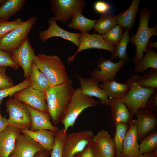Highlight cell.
<instances>
[{"label": "cell", "instance_id": "f907efd6", "mask_svg": "<svg viewBox=\"0 0 157 157\" xmlns=\"http://www.w3.org/2000/svg\"></svg>", "mask_w": 157, "mask_h": 157}, {"label": "cell", "instance_id": "277c9868", "mask_svg": "<svg viewBox=\"0 0 157 157\" xmlns=\"http://www.w3.org/2000/svg\"><path fill=\"white\" fill-rule=\"evenodd\" d=\"M34 62L47 78L51 86L63 83L69 79L65 66L57 55L38 54Z\"/></svg>", "mask_w": 157, "mask_h": 157}, {"label": "cell", "instance_id": "30bf717a", "mask_svg": "<svg viewBox=\"0 0 157 157\" xmlns=\"http://www.w3.org/2000/svg\"><path fill=\"white\" fill-rule=\"evenodd\" d=\"M8 53L12 60L23 69L24 77L28 78L31 66L36 55L28 38L24 40L18 48Z\"/></svg>", "mask_w": 157, "mask_h": 157}, {"label": "cell", "instance_id": "7402d4cb", "mask_svg": "<svg viewBox=\"0 0 157 157\" xmlns=\"http://www.w3.org/2000/svg\"><path fill=\"white\" fill-rule=\"evenodd\" d=\"M92 140L96 144L102 157H114L115 154L114 142L107 131L105 130L99 131L94 135Z\"/></svg>", "mask_w": 157, "mask_h": 157}, {"label": "cell", "instance_id": "b9f144b4", "mask_svg": "<svg viewBox=\"0 0 157 157\" xmlns=\"http://www.w3.org/2000/svg\"><path fill=\"white\" fill-rule=\"evenodd\" d=\"M94 7L95 10L97 12L101 14L110 12L111 8L110 4L101 1L96 2Z\"/></svg>", "mask_w": 157, "mask_h": 157}, {"label": "cell", "instance_id": "7dc6e473", "mask_svg": "<svg viewBox=\"0 0 157 157\" xmlns=\"http://www.w3.org/2000/svg\"><path fill=\"white\" fill-rule=\"evenodd\" d=\"M147 46L151 47H154L155 48L157 49V42H155L154 43H152L150 41H149L147 45Z\"/></svg>", "mask_w": 157, "mask_h": 157}, {"label": "cell", "instance_id": "cb8c5ba5", "mask_svg": "<svg viewBox=\"0 0 157 157\" xmlns=\"http://www.w3.org/2000/svg\"><path fill=\"white\" fill-rule=\"evenodd\" d=\"M112 119L114 123L129 124L133 119V115L123 103L114 99H110Z\"/></svg>", "mask_w": 157, "mask_h": 157}, {"label": "cell", "instance_id": "ffe728a7", "mask_svg": "<svg viewBox=\"0 0 157 157\" xmlns=\"http://www.w3.org/2000/svg\"><path fill=\"white\" fill-rule=\"evenodd\" d=\"M21 134L20 130L8 126L0 133V157H9L16 138Z\"/></svg>", "mask_w": 157, "mask_h": 157}, {"label": "cell", "instance_id": "1f68e13d", "mask_svg": "<svg viewBox=\"0 0 157 157\" xmlns=\"http://www.w3.org/2000/svg\"><path fill=\"white\" fill-rule=\"evenodd\" d=\"M129 30L126 29L124 32L122 38L116 46L115 50L112 54L110 57L111 59L115 58H119L125 63L129 60L126 51L127 46L130 42V37L129 35Z\"/></svg>", "mask_w": 157, "mask_h": 157}, {"label": "cell", "instance_id": "6da1fadb", "mask_svg": "<svg viewBox=\"0 0 157 157\" xmlns=\"http://www.w3.org/2000/svg\"><path fill=\"white\" fill-rule=\"evenodd\" d=\"M74 90L72 82L69 79L63 83L51 86L45 93L48 113L54 125L60 122Z\"/></svg>", "mask_w": 157, "mask_h": 157}, {"label": "cell", "instance_id": "9c48e42d", "mask_svg": "<svg viewBox=\"0 0 157 157\" xmlns=\"http://www.w3.org/2000/svg\"><path fill=\"white\" fill-rule=\"evenodd\" d=\"M94 135L90 130L68 134L63 148V157H73L81 152L92 140Z\"/></svg>", "mask_w": 157, "mask_h": 157}, {"label": "cell", "instance_id": "7a4b0ae2", "mask_svg": "<svg viewBox=\"0 0 157 157\" xmlns=\"http://www.w3.org/2000/svg\"><path fill=\"white\" fill-rule=\"evenodd\" d=\"M140 76L136 74L128 78L126 82L131 84L129 89L123 96L115 99L124 104L133 115L139 109L147 108L148 99L157 90L141 86L139 84Z\"/></svg>", "mask_w": 157, "mask_h": 157}, {"label": "cell", "instance_id": "7c38bea8", "mask_svg": "<svg viewBox=\"0 0 157 157\" xmlns=\"http://www.w3.org/2000/svg\"><path fill=\"white\" fill-rule=\"evenodd\" d=\"M80 33L78 49L74 54L67 58L68 62L73 61L77 54L85 49L91 48L103 49L108 51L111 54L115 50L116 46L106 42L100 35L94 33L90 34L87 32H81Z\"/></svg>", "mask_w": 157, "mask_h": 157}, {"label": "cell", "instance_id": "c3c4849f", "mask_svg": "<svg viewBox=\"0 0 157 157\" xmlns=\"http://www.w3.org/2000/svg\"><path fill=\"white\" fill-rule=\"evenodd\" d=\"M6 1V0H0V6L3 5Z\"/></svg>", "mask_w": 157, "mask_h": 157}, {"label": "cell", "instance_id": "7bdbcfd3", "mask_svg": "<svg viewBox=\"0 0 157 157\" xmlns=\"http://www.w3.org/2000/svg\"><path fill=\"white\" fill-rule=\"evenodd\" d=\"M146 106L147 109L155 113L157 112V90L152 94L148 99Z\"/></svg>", "mask_w": 157, "mask_h": 157}, {"label": "cell", "instance_id": "681fc988", "mask_svg": "<svg viewBox=\"0 0 157 157\" xmlns=\"http://www.w3.org/2000/svg\"><path fill=\"white\" fill-rule=\"evenodd\" d=\"M100 157H102V156H101V155H100Z\"/></svg>", "mask_w": 157, "mask_h": 157}, {"label": "cell", "instance_id": "52a82bcc", "mask_svg": "<svg viewBox=\"0 0 157 157\" xmlns=\"http://www.w3.org/2000/svg\"><path fill=\"white\" fill-rule=\"evenodd\" d=\"M37 18L32 17L20 26L12 30L0 39V50L9 53L18 48L29 34Z\"/></svg>", "mask_w": 157, "mask_h": 157}, {"label": "cell", "instance_id": "8d00e7d4", "mask_svg": "<svg viewBox=\"0 0 157 157\" xmlns=\"http://www.w3.org/2000/svg\"><path fill=\"white\" fill-rule=\"evenodd\" d=\"M30 78H26L18 84L10 87L0 90V107L2 104L3 99L5 98L13 96L16 92L28 87L31 86Z\"/></svg>", "mask_w": 157, "mask_h": 157}, {"label": "cell", "instance_id": "8fae6325", "mask_svg": "<svg viewBox=\"0 0 157 157\" xmlns=\"http://www.w3.org/2000/svg\"><path fill=\"white\" fill-rule=\"evenodd\" d=\"M13 97L34 109L49 113L45 94L31 86L16 92Z\"/></svg>", "mask_w": 157, "mask_h": 157}, {"label": "cell", "instance_id": "44dd1931", "mask_svg": "<svg viewBox=\"0 0 157 157\" xmlns=\"http://www.w3.org/2000/svg\"><path fill=\"white\" fill-rule=\"evenodd\" d=\"M21 133L25 135L38 143L43 149L51 153L54 142V132L47 129L33 131L29 129L20 130Z\"/></svg>", "mask_w": 157, "mask_h": 157}, {"label": "cell", "instance_id": "d590c367", "mask_svg": "<svg viewBox=\"0 0 157 157\" xmlns=\"http://www.w3.org/2000/svg\"><path fill=\"white\" fill-rule=\"evenodd\" d=\"M139 84L142 87L157 89V69H151L140 76Z\"/></svg>", "mask_w": 157, "mask_h": 157}, {"label": "cell", "instance_id": "60d3db41", "mask_svg": "<svg viewBox=\"0 0 157 157\" xmlns=\"http://www.w3.org/2000/svg\"><path fill=\"white\" fill-rule=\"evenodd\" d=\"M7 67H0V90L9 88L14 86L13 80L6 73Z\"/></svg>", "mask_w": 157, "mask_h": 157}, {"label": "cell", "instance_id": "d6a6232c", "mask_svg": "<svg viewBox=\"0 0 157 157\" xmlns=\"http://www.w3.org/2000/svg\"><path fill=\"white\" fill-rule=\"evenodd\" d=\"M68 134L67 131L63 132V128L54 132L55 142L50 157H63V146Z\"/></svg>", "mask_w": 157, "mask_h": 157}, {"label": "cell", "instance_id": "f6af8a7d", "mask_svg": "<svg viewBox=\"0 0 157 157\" xmlns=\"http://www.w3.org/2000/svg\"><path fill=\"white\" fill-rule=\"evenodd\" d=\"M49 152L44 149L38 152L34 157H47Z\"/></svg>", "mask_w": 157, "mask_h": 157}, {"label": "cell", "instance_id": "ac0fdd59", "mask_svg": "<svg viewBox=\"0 0 157 157\" xmlns=\"http://www.w3.org/2000/svg\"><path fill=\"white\" fill-rule=\"evenodd\" d=\"M129 124L123 142L122 157H139L142 154L139 150L135 119H133Z\"/></svg>", "mask_w": 157, "mask_h": 157}, {"label": "cell", "instance_id": "ba28073f", "mask_svg": "<svg viewBox=\"0 0 157 157\" xmlns=\"http://www.w3.org/2000/svg\"><path fill=\"white\" fill-rule=\"evenodd\" d=\"M50 10L54 15L57 21L63 24L72 18L76 13H83L85 3L83 0H51Z\"/></svg>", "mask_w": 157, "mask_h": 157}, {"label": "cell", "instance_id": "ee69618b", "mask_svg": "<svg viewBox=\"0 0 157 157\" xmlns=\"http://www.w3.org/2000/svg\"><path fill=\"white\" fill-rule=\"evenodd\" d=\"M8 126V119L2 116L0 108V133L5 129Z\"/></svg>", "mask_w": 157, "mask_h": 157}, {"label": "cell", "instance_id": "4dcf8cb0", "mask_svg": "<svg viewBox=\"0 0 157 157\" xmlns=\"http://www.w3.org/2000/svg\"><path fill=\"white\" fill-rule=\"evenodd\" d=\"M115 132L113 140L115 148L116 157H122L123 144L129 126L128 124L117 122L114 123Z\"/></svg>", "mask_w": 157, "mask_h": 157}, {"label": "cell", "instance_id": "bcb514c9", "mask_svg": "<svg viewBox=\"0 0 157 157\" xmlns=\"http://www.w3.org/2000/svg\"><path fill=\"white\" fill-rule=\"evenodd\" d=\"M139 157H157V150L151 152L143 154Z\"/></svg>", "mask_w": 157, "mask_h": 157}, {"label": "cell", "instance_id": "8992f818", "mask_svg": "<svg viewBox=\"0 0 157 157\" xmlns=\"http://www.w3.org/2000/svg\"><path fill=\"white\" fill-rule=\"evenodd\" d=\"M9 115L8 126L20 130L29 129L31 125L30 114L25 104L13 98H10L5 104Z\"/></svg>", "mask_w": 157, "mask_h": 157}, {"label": "cell", "instance_id": "83f0119b", "mask_svg": "<svg viewBox=\"0 0 157 157\" xmlns=\"http://www.w3.org/2000/svg\"><path fill=\"white\" fill-rule=\"evenodd\" d=\"M26 0H6L0 6V19L8 21L9 19L23 8Z\"/></svg>", "mask_w": 157, "mask_h": 157}, {"label": "cell", "instance_id": "74e56055", "mask_svg": "<svg viewBox=\"0 0 157 157\" xmlns=\"http://www.w3.org/2000/svg\"><path fill=\"white\" fill-rule=\"evenodd\" d=\"M24 22L20 18L11 21H4L0 19V39L20 26Z\"/></svg>", "mask_w": 157, "mask_h": 157}, {"label": "cell", "instance_id": "4fadbf2b", "mask_svg": "<svg viewBox=\"0 0 157 157\" xmlns=\"http://www.w3.org/2000/svg\"><path fill=\"white\" fill-rule=\"evenodd\" d=\"M124 64L125 63L121 60L114 63L108 59L100 58L97 62V68L91 72V76L99 83L114 79L117 72Z\"/></svg>", "mask_w": 157, "mask_h": 157}, {"label": "cell", "instance_id": "3957f363", "mask_svg": "<svg viewBox=\"0 0 157 157\" xmlns=\"http://www.w3.org/2000/svg\"><path fill=\"white\" fill-rule=\"evenodd\" d=\"M99 101L83 94L80 88L74 89L60 121L63 124V132L73 127L81 112L86 109L97 106Z\"/></svg>", "mask_w": 157, "mask_h": 157}, {"label": "cell", "instance_id": "d4e9b609", "mask_svg": "<svg viewBox=\"0 0 157 157\" xmlns=\"http://www.w3.org/2000/svg\"><path fill=\"white\" fill-rule=\"evenodd\" d=\"M99 86L106 92L110 99H116L123 96L129 90L131 84L126 82L121 83L114 79L99 84Z\"/></svg>", "mask_w": 157, "mask_h": 157}, {"label": "cell", "instance_id": "4316f807", "mask_svg": "<svg viewBox=\"0 0 157 157\" xmlns=\"http://www.w3.org/2000/svg\"><path fill=\"white\" fill-rule=\"evenodd\" d=\"M146 53L135 67V73H144L149 68L157 69V53L152 48L147 46Z\"/></svg>", "mask_w": 157, "mask_h": 157}, {"label": "cell", "instance_id": "e0dca14e", "mask_svg": "<svg viewBox=\"0 0 157 157\" xmlns=\"http://www.w3.org/2000/svg\"><path fill=\"white\" fill-rule=\"evenodd\" d=\"M81 92L85 95L98 98L103 104L109 105L110 100L105 91L99 86V82L92 78H84L76 75Z\"/></svg>", "mask_w": 157, "mask_h": 157}, {"label": "cell", "instance_id": "836d02e7", "mask_svg": "<svg viewBox=\"0 0 157 157\" xmlns=\"http://www.w3.org/2000/svg\"><path fill=\"white\" fill-rule=\"evenodd\" d=\"M157 132L155 131L142 139L139 150L142 154L152 152L157 149Z\"/></svg>", "mask_w": 157, "mask_h": 157}, {"label": "cell", "instance_id": "d6986e66", "mask_svg": "<svg viewBox=\"0 0 157 157\" xmlns=\"http://www.w3.org/2000/svg\"><path fill=\"white\" fill-rule=\"evenodd\" d=\"M24 104L31 116V123L29 129L30 130L36 131L44 129L55 132L59 130L58 127L52 123L49 113L34 109Z\"/></svg>", "mask_w": 157, "mask_h": 157}, {"label": "cell", "instance_id": "f35d334b", "mask_svg": "<svg viewBox=\"0 0 157 157\" xmlns=\"http://www.w3.org/2000/svg\"><path fill=\"white\" fill-rule=\"evenodd\" d=\"M100 154L95 144L91 141L81 152L73 157H100Z\"/></svg>", "mask_w": 157, "mask_h": 157}, {"label": "cell", "instance_id": "ab89813d", "mask_svg": "<svg viewBox=\"0 0 157 157\" xmlns=\"http://www.w3.org/2000/svg\"><path fill=\"white\" fill-rule=\"evenodd\" d=\"M9 67L16 70L19 66L11 58L9 53L0 50V67Z\"/></svg>", "mask_w": 157, "mask_h": 157}, {"label": "cell", "instance_id": "603a6c76", "mask_svg": "<svg viewBox=\"0 0 157 157\" xmlns=\"http://www.w3.org/2000/svg\"><path fill=\"white\" fill-rule=\"evenodd\" d=\"M140 0H133L129 7L126 10L115 15L118 25L123 28L132 30L134 25L136 15L139 11Z\"/></svg>", "mask_w": 157, "mask_h": 157}, {"label": "cell", "instance_id": "5b68a950", "mask_svg": "<svg viewBox=\"0 0 157 157\" xmlns=\"http://www.w3.org/2000/svg\"><path fill=\"white\" fill-rule=\"evenodd\" d=\"M151 14L149 9L143 8L141 10L139 20V24L135 34L130 37V41L135 45L136 51L132 58L133 62L137 65L142 58L143 52L147 46L150 38L157 35V25L152 27H149L148 22Z\"/></svg>", "mask_w": 157, "mask_h": 157}, {"label": "cell", "instance_id": "5bb4252c", "mask_svg": "<svg viewBox=\"0 0 157 157\" xmlns=\"http://www.w3.org/2000/svg\"><path fill=\"white\" fill-rule=\"evenodd\" d=\"M44 149L38 143L21 133L16 138L10 157H34L39 152Z\"/></svg>", "mask_w": 157, "mask_h": 157}, {"label": "cell", "instance_id": "2e32d148", "mask_svg": "<svg viewBox=\"0 0 157 157\" xmlns=\"http://www.w3.org/2000/svg\"><path fill=\"white\" fill-rule=\"evenodd\" d=\"M56 21L54 17L50 18L48 21L49 25V28L45 31L39 32L40 41L44 42L51 38L60 37L72 42L78 47L80 33H74L64 30L57 24Z\"/></svg>", "mask_w": 157, "mask_h": 157}, {"label": "cell", "instance_id": "f1b7e54d", "mask_svg": "<svg viewBox=\"0 0 157 157\" xmlns=\"http://www.w3.org/2000/svg\"><path fill=\"white\" fill-rule=\"evenodd\" d=\"M72 18L68 27L73 29L78 30L81 33L89 32L94 28L97 21L86 18L80 12L76 13Z\"/></svg>", "mask_w": 157, "mask_h": 157}, {"label": "cell", "instance_id": "9a60e30c", "mask_svg": "<svg viewBox=\"0 0 157 157\" xmlns=\"http://www.w3.org/2000/svg\"><path fill=\"white\" fill-rule=\"evenodd\" d=\"M137 127L138 141L142 140L149 133L154 129L157 125V115L147 108L139 109L137 111Z\"/></svg>", "mask_w": 157, "mask_h": 157}, {"label": "cell", "instance_id": "e575fe53", "mask_svg": "<svg viewBox=\"0 0 157 157\" xmlns=\"http://www.w3.org/2000/svg\"><path fill=\"white\" fill-rule=\"evenodd\" d=\"M123 33V28L117 24L101 36L106 42L116 46L120 41Z\"/></svg>", "mask_w": 157, "mask_h": 157}, {"label": "cell", "instance_id": "f546056e", "mask_svg": "<svg viewBox=\"0 0 157 157\" xmlns=\"http://www.w3.org/2000/svg\"><path fill=\"white\" fill-rule=\"evenodd\" d=\"M117 25L115 15L109 12L101 14V17L95 23L94 31L98 34L103 35Z\"/></svg>", "mask_w": 157, "mask_h": 157}, {"label": "cell", "instance_id": "484cf974", "mask_svg": "<svg viewBox=\"0 0 157 157\" xmlns=\"http://www.w3.org/2000/svg\"><path fill=\"white\" fill-rule=\"evenodd\" d=\"M31 86L45 93L51 86L46 76L38 68L33 62L31 65L29 77Z\"/></svg>", "mask_w": 157, "mask_h": 157}]
</instances>
